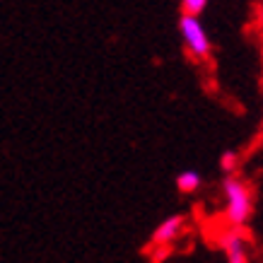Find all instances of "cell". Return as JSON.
<instances>
[{"label":"cell","mask_w":263,"mask_h":263,"mask_svg":"<svg viewBox=\"0 0 263 263\" xmlns=\"http://www.w3.org/2000/svg\"><path fill=\"white\" fill-rule=\"evenodd\" d=\"M179 34H181L183 48L191 53L196 61H208L210 53H213V44H210V36H208L205 27L198 20V15H186L183 12L179 17Z\"/></svg>","instance_id":"7a4b0ae2"},{"label":"cell","mask_w":263,"mask_h":263,"mask_svg":"<svg viewBox=\"0 0 263 263\" xmlns=\"http://www.w3.org/2000/svg\"><path fill=\"white\" fill-rule=\"evenodd\" d=\"M224 191V217L232 227H244L254 210V198L251 189L237 176H227L222 183Z\"/></svg>","instance_id":"6da1fadb"},{"label":"cell","mask_w":263,"mask_h":263,"mask_svg":"<svg viewBox=\"0 0 263 263\" xmlns=\"http://www.w3.org/2000/svg\"><path fill=\"white\" fill-rule=\"evenodd\" d=\"M181 232H183V217L172 215V217H167L164 222L157 224V230L152 234V244H155V247H172V244L179 239Z\"/></svg>","instance_id":"277c9868"},{"label":"cell","mask_w":263,"mask_h":263,"mask_svg":"<svg viewBox=\"0 0 263 263\" xmlns=\"http://www.w3.org/2000/svg\"><path fill=\"white\" fill-rule=\"evenodd\" d=\"M220 249L227 256V263H251L247 251V237H244V232L239 227L224 232L220 237Z\"/></svg>","instance_id":"3957f363"},{"label":"cell","mask_w":263,"mask_h":263,"mask_svg":"<svg viewBox=\"0 0 263 263\" xmlns=\"http://www.w3.org/2000/svg\"><path fill=\"white\" fill-rule=\"evenodd\" d=\"M208 8V0H181V10L186 15H200Z\"/></svg>","instance_id":"8992f818"},{"label":"cell","mask_w":263,"mask_h":263,"mask_svg":"<svg viewBox=\"0 0 263 263\" xmlns=\"http://www.w3.org/2000/svg\"><path fill=\"white\" fill-rule=\"evenodd\" d=\"M220 167H222V172H234V167H237V152H224L220 157Z\"/></svg>","instance_id":"52a82bcc"},{"label":"cell","mask_w":263,"mask_h":263,"mask_svg":"<svg viewBox=\"0 0 263 263\" xmlns=\"http://www.w3.org/2000/svg\"><path fill=\"white\" fill-rule=\"evenodd\" d=\"M200 183H203V179L198 172H181L176 176V189L181 193H196L200 189Z\"/></svg>","instance_id":"5b68a950"},{"label":"cell","mask_w":263,"mask_h":263,"mask_svg":"<svg viewBox=\"0 0 263 263\" xmlns=\"http://www.w3.org/2000/svg\"><path fill=\"white\" fill-rule=\"evenodd\" d=\"M258 24H261V29H263V8L258 10Z\"/></svg>","instance_id":"ba28073f"}]
</instances>
